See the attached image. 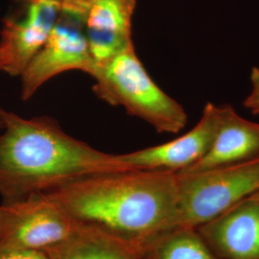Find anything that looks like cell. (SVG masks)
Masks as SVG:
<instances>
[{
	"label": "cell",
	"instance_id": "10",
	"mask_svg": "<svg viewBox=\"0 0 259 259\" xmlns=\"http://www.w3.org/2000/svg\"><path fill=\"white\" fill-rule=\"evenodd\" d=\"M196 229L219 259H259V190Z\"/></svg>",
	"mask_w": 259,
	"mask_h": 259
},
{
	"label": "cell",
	"instance_id": "4",
	"mask_svg": "<svg viewBox=\"0 0 259 259\" xmlns=\"http://www.w3.org/2000/svg\"><path fill=\"white\" fill-rule=\"evenodd\" d=\"M176 228H198L259 190V157L228 166L177 173Z\"/></svg>",
	"mask_w": 259,
	"mask_h": 259
},
{
	"label": "cell",
	"instance_id": "12",
	"mask_svg": "<svg viewBox=\"0 0 259 259\" xmlns=\"http://www.w3.org/2000/svg\"><path fill=\"white\" fill-rule=\"evenodd\" d=\"M46 251L50 259H139V250L79 225L67 240Z\"/></svg>",
	"mask_w": 259,
	"mask_h": 259
},
{
	"label": "cell",
	"instance_id": "6",
	"mask_svg": "<svg viewBox=\"0 0 259 259\" xmlns=\"http://www.w3.org/2000/svg\"><path fill=\"white\" fill-rule=\"evenodd\" d=\"M97 68L82 25L74 18L61 13L46 42L20 75L21 98L30 99L57 75L80 70L92 77Z\"/></svg>",
	"mask_w": 259,
	"mask_h": 259
},
{
	"label": "cell",
	"instance_id": "15",
	"mask_svg": "<svg viewBox=\"0 0 259 259\" xmlns=\"http://www.w3.org/2000/svg\"><path fill=\"white\" fill-rule=\"evenodd\" d=\"M0 259H50L46 250H25L0 246Z\"/></svg>",
	"mask_w": 259,
	"mask_h": 259
},
{
	"label": "cell",
	"instance_id": "7",
	"mask_svg": "<svg viewBox=\"0 0 259 259\" xmlns=\"http://www.w3.org/2000/svg\"><path fill=\"white\" fill-rule=\"evenodd\" d=\"M137 0H62V13L83 27L97 67L134 44L132 19Z\"/></svg>",
	"mask_w": 259,
	"mask_h": 259
},
{
	"label": "cell",
	"instance_id": "16",
	"mask_svg": "<svg viewBox=\"0 0 259 259\" xmlns=\"http://www.w3.org/2000/svg\"><path fill=\"white\" fill-rule=\"evenodd\" d=\"M0 129H3V124L1 121H0Z\"/></svg>",
	"mask_w": 259,
	"mask_h": 259
},
{
	"label": "cell",
	"instance_id": "13",
	"mask_svg": "<svg viewBox=\"0 0 259 259\" xmlns=\"http://www.w3.org/2000/svg\"><path fill=\"white\" fill-rule=\"evenodd\" d=\"M139 259H219L194 228L163 232L139 250Z\"/></svg>",
	"mask_w": 259,
	"mask_h": 259
},
{
	"label": "cell",
	"instance_id": "5",
	"mask_svg": "<svg viewBox=\"0 0 259 259\" xmlns=\"http://www.w3.org/2000/svg\"><path fill=\"white\" fill-rule=\"evenodd\" d=\"M76 227L45 193L0 204V246L47 250L67 240Z\"/></svg>",
	"mask_w": 259,
	"mask_h": 259
},
{
	"label": "cell",
	"instance_id": "9",
	"mask_svg": "<svg viewBox=\"0 0 259 259\" xmlns=\"http://www.w3.org/2000/svg\"><path fill=\"white\" fill-rule=\"evenodd\" d=\"M220 121L219 106L206 103L202 116L185 135L163 144L117 155L126 169L180 172L200 160L212 142Z\"/></svg>",
	"mask_w": 259,
	"mask_h": 259
},
{
	"label": "cell",
	"instance_id": "2",
	"mask_svg": "<svg viewBox=\"0 0 259 259\" xmlns=\"http://www.w3.org/2000/svg\"><path fill=\"white\" fill-rule=\"evenodd\" d=\"M0 195L14 201L45 193L80 177L124 170L117 155L66 134L49 116L23 118L0 106Z\"/></svg>",
	"mask_w": 259,
	"mask_h": 259
},
{
	"label": "cell",
	"instance_id": "14",
	"mask_svg": "<svg viewBox=\"0 0 259 259\" xmlns=\"http://www.w3.org/2000/svg\"><path fill=\"white\" fill-rule=\"evenodd\" d=\"M250 93L245 98L243 106L254 114H259V66H253L250 70Z\"/></svg>",
	"mask_w": 259,
	"mask_h": 259
},
{
	"label": "cell",
	"instance_id": "8",
	"mask_svg": "<svg viewBox=\"0 0 259 259\" xmlns=\"http://www.w3.org/2000/svg\"><path fill=\"white\" fill-rule=\"evenodd\" d=\"M19 14L3 20L0 72L20 76L44 46L62 13V0H17Z\"/></svg>",
	"mask_w": 259,
	"mask_h": 259
},
{
	"label": "cell",
	"instance_id": "11",
	"mask_svg": "<svg viewBox=\"0 0 259 259\" xmlns=\"http://www.w3.org/2000/svg\"><path fill=\"white\" fill-rule=\"evenodd\" d=\"M219 126L209 148L183 171L228 166L259 157V123L242 117L230 104L219 106Z\"/></svg>",
	"mask_w": 259,
	"mask_h": 259
},
{
	"label": "cell",
	"instance_id": "1",
	"mask_svg": "<svg viewBox=\"0 0 259 259\" xmlns=\"http://www.w3.org/2000/svg\"><path fill=\"white\" fill-rule=\"evenodd\" d=\"M79 226L140 250L175 229L177 173L114 170L89 174L45 192Z\"/></svg>",
	"mask_w": 259,
	"mask_h": 259
},
{
	"label": "cell",
	"instance_id": "3",
	"mask_svg": "<svg viewBox=\"0 0 259 259\" xmlns=\"http://www.w3.org/2000/svg\"><path fill=\"white\" fill-rule=\"evenodd\" d=\"M93 92L111 106L151 125L158 133L178 134L187 124L183 106L164 93L149 75L135 45L123 49L92 76Z\"/></svg>",
	"mask_w": 259,
	"mask_h": 259
}]
</instances>
